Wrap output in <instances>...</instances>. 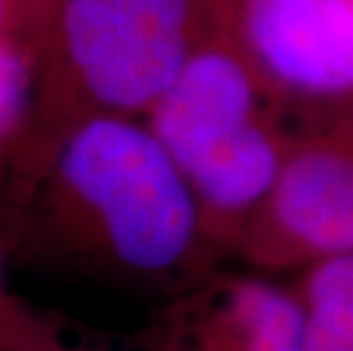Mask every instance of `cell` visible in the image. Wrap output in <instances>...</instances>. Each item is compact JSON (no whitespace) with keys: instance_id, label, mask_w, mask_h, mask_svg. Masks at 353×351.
I'll use <instances>...</instances> for the list:
<instances>
[{"instance_id":"1","label":"cell","mask_w":353,"mask_h":351,"mask_svg":"<svg viewBox=\"0 0 353 351\" xmlns=\"http://www.w3.org/2000/svg\"><path fill=\"white\" fill-rule=\"evenodd\" d=\"M14 246L55 272L174 297L221 253L146 121L92 114L62 123Z\"/></svg>"},{"instance_id":"2","label":"cell","mask_w":353,"mask_h":351,"mask_svg":"<svg viewBox=\"0 0 353 351\" xmlns=\"http://www.w3.org/2000/svg\"><path fill=\"white\" fill-rule=\"evenodd\" d=\"M174 160L221 253L272 192L296 126L239 50L230 23L208 37L144 119Z\"/></svg>"},{"instance_id":"3","label":"cell","mask_w":353,"mask_h":351,"mask_svg":"<svg viewBox=\"0 0 353 351\" xmlns=\"http://www.w3.org/2000/svg\"><path fill=\"white\" fill-rule=\"evenodd\" d=\"M228 19L230 0H59L62 123L92 114L144 121L194 50Z\"/></svg>"},{"instance_id":"4","label":"cell","mask_w":353,"mask_h":351,"mask_svg":"<svg viewBox=\"0 0 353 351\" xmlns=\"http://www.w3.org/2000/svg\"><path fill=\"white\" fill-rule=\"evenodd\" d=\"M351 253L353 117L296 126L281 174L232 258L274 276Z\"/></svg>"},{"instance_id":"5","label":"cell","mask_w":353,"mask_h":351,"mask_svg":"<svg viewBox=\"0 0 353 351\" xmlns=\"http://www.w3.org/2000/svg\"><path fill=\"white\" fill-rule=\"evenodd\" d=\"M228 23L294 126L353 117V0H230Z\"/></svg>"},{"instance_id":"6","label":"cell","mask_w":353,"mask_h":351,"mask_svg":"<svg viewBox=\"0 0 353 351\" xmlns=\"http://www.w3.org/2000/svg\"><path fill=\"white\" fill-rule=\"evenodd\" d=\"M141 351H303L301 305L269 274L214 270L162 303Z\"/></svg>"},{"instance_id":"7","label":"cell","mask_w":353,"mask_h":351,"mask_svg":"<svg viewBox=\"0 0 353 351\" xmlns=\"http://www.w3.org/2000/svg\"><path fill=\"white\" fill-rule=\"evenodd\" d=\"M303 351H353V253L296 272Z\"/></svg>"},{"instance_id":"8","label":"cell","mask_w":353,"mask_h":351,"mask_svg":"<svg viewBox=\"0 0 353 351\" xmlns=\"http://www.w3.org/2000/svg\"><path fill=\"white\" fill-rule=\"evenodd\" d=\"M0 349L3 351H112L89 340L73 338L39 312L7 301L0 315Z\"/></svg>"},{"instance_id":"9","label":"cell","mask_w":353,"mask_h":351,"mask_svg":"<svg viewBox=\"0 0 353 351\" xmlns=\"http://www.w3.org/2000/svg\"><path fill=\"white\" fill-rule=\"evenodd\" d=\"M32 96V64L10 43H0V139L23 121Z\"/></svg>"},{"instance_id":"10","label":"cell","mask_w":353,"mask_h":351,"mask_svg":"<svg viewBox=\"0 0 353 351\" xmlns=\"http://www.w3.org/2000/svg\"><path fill=\"white\" fill-rule=\"evenodd\" d=\"M5 244H3V237H0V312L5 308Z\"/></svg>"},{"instance_id":"11","label":"cell","mask_w":353,"mask_h":351,"mask_svg":"<svg viewBox=\"0 0 353 351\" xmlns=\"http://www.w3.org/2000/svg\"><path fill=\"white\" fill-rule=\"evenodd\" d=\"M3 23H5V0H0V32H3Z\"/></svg>"}]
</instances>
